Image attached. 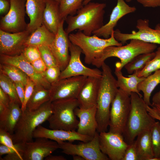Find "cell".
<instances>
[{"label":"cell","instance_id":"obj_1","mask_svg":"<svg viewBox=\"0 0 160 160\" xmlns=\"http://www.w3.org/2000/svg\"><path fill=\"white\" fill-rule=\"evenodd\" d=\"M101 78L97 103L96 119L98 132H106L109 126L111 103L118 90L117 80L105 62L101 67Z\"/></svg>","mask_w":160,"mask_h":160},{"label":"cell","instance_id":"obj_2","mask_svg":"<svg viewBox=\"0 0 160 160\" xmlns=\"http://www.w3.org/2000/svg\"><path fill=\"white\" fill-rule=\"evenodd\" d=\"M105 3L89 2L79 9L76 15H69L65 19L67 26L66 33L69 34L74 31H83L85 35L91 36L93 32L103 25Z\"/></svg>","mask_w":160,"mask_h":160},{"label":"cell","instance_id":"obj_3","mask_svg":"<svg viewBox=\"0 0 160 160\" xmlns=\"http://www.w3.org/2000/svg\"><path fill=\"white\" fill-rule=\"evenodd\" d=\"M130 97V110L122 133L124 140L128 144L133 143L141 132L151 129L156 122L149 114L147 105L142 97L134 92L131 93Z\"/></svg>","mask_w":160,"mask_h":160},{"label":"cell","instance_id":"obj_4","mask_svg":"<svg viewBox=\"0 0 160 160\" xmlns=\"http://www.w3.org/2000/svg\"><path fill=\"white\" fill-rule=\"evenodd\" d=\"M130 40L128 44L124 46H111L105 48L92 64L97 68H99L101 67L107 58L115 57L120 60L116 64L115 68L121 70L125 65L137 56L154 52L157 48L156 44L146 42L136 39Z\"/></svg>","mask_w":160,"mask_h":160},{"label":"cell","instance_id":"obj_5","mask_svg":"<svg viewBox=\"0 0 160 160\" xmlns=\"http://www.w3.org/2000/svg\"><path fill=\"white\" fill-rule=\"evenodd\" d=\"M52 112L50 100L36 110L32 111L26 108L23 111L12 135L14 143L21 144L33 141L35 130L47 121Z\"/></svg>","mask_w":160,"mask_h":160},{"label":"cell","instance_id":"obj_6","mask_svg":"<svg viewBox=\"0 0 160 160\" xmlns=\"http://www.w3.org/2000/svg\"><path fill=\"white\" fill-rule=\"evenodd\" d=\"M114 31L108 39H101L93 34L88 36L82 31L69 34V39L73 44L79 47L84 55L85 63L90 65L100 56L106 47L111 46H121L123 45L114 38Z\"/></svg>","mask_w":160,"mask_h":160},{"label":"cell","instance_id":"obj_7","mask_svg":"<svg viewBox=\"0 0 160 160\" xmlns=\"http://www.w3.org/2000/svg\"><path fill=\"white\" fill-rule=\"evenodd\" d=\"M53 112L47 121L49 129L75 130L79 122L74 111L79 107L77 99H67L52 102Z\"/></svg>","mask_w":160,"mask_h":160},{"label":"cell","instance_id":"obj_8","mask_svg":"<svg viewBox=\"0 0 160 160\" xmlns=\"http://www.w3.org/2000/svg\"><path fill=\"white\" fill-rule=\"evenodd\" d=\"M130 107V96L119 88L111 105L109 132L122 135Z\"/></svg>","mask_w":160,"mask_h":160},{"label":"cell","instance_id":"obj_9","mask_svg":"<svg viewBox=\"0 0 160 160\" xmlns=\"http://www.w3.org/2000/svg\"><path fill=\"white\" fill-rule=\"evenodd\" d=\"M99 137V133L97 132L93 139L87 142H83L77 144L67 141L58 143L62 152L67 155H78L85 160H110L100 149Z\"/></svg>","mask_w":160,"mask_h":160},{"label":"cell","instance_id":"obj_10","mask_svg":"<svg viewBox=\"0 0 160 160\" xmlns=\"http://www.w3.org/2000/svg\"><path fill=\"white\" fill-rule=\"evenodd\" d=\"M136 28L138 31H133L131 33H122L119 29L114 30L115 39L123 45L127 41L133 39L144 42L160 45V23L157 24L154 29L150 27L149 21L147 19L137 20Z\"/></svg>","mask_w":160,"mask_h":160},{"label":"cell","instance_id":"obj_11","mask_svg":"<svg viewBox=\"0 0 160 160\" xmlns=\"http://www.w3.org/2000/svg\"><path fill=\"white\" fill-rule=\"evenodd\" d=\"M23 160H42L59 148L57 142L45 138L34 141L15 144Z\"/></svg>","mask_w":160,"mask_h":160},{"label":"cell","instance_id":"obj_12","mask_svg":"<svg viewBox=\"0 0 160 160\" xmlns=\"http://www.w3.org/2000/svg\"><path fill=\"white\" fill-rule=\"evenodd\" d=\"M26 1L10 0V9L0 20V30L11 33L26 30L27 24L25 20Z\"/></svg>","mask_w":160,"mask_h":160},{"label":"cell","instance_id":"obj_13","mask_svg":"<svg viewBox=\"0 0 160 160\" xmlns=\"http://www.w3.org/2000/svg\"><path fill=\"white\" fill-rule=\"evenodd\" d=\"M87 77L84 76H72L58 80L51 84L50 101L77 99Z\"/></svg>","mask_w":160,"mask_h":160},{"label":"cell","instance_id":"obj_14","mask_svg":"<svg viewBox=\"0 0 160 160\" xmlns=\"http://www.w3.org/2000/svg\"><path fill=\"white\" fill-rule=\"evenodd\" d=\"M69 50L70 53L69 61L66 68L61 71L59 80L79 76L101 77L102 71L97 68H91L87 67L81 62L80 55L82 51L79 47L71 42Z\"/></svg>","mask_w":160,"mask_h":160},{"label":"cell","instance_id":"obj_15","mask_svg":"<svg viewBox=\"0 0 160 160\" xmlns=\"http://www.w3.org/2000/svg\"><path fill=\"white\" fill-rule=\"evenodd\" d=\"M100 149L111 160H122L128 144L122 134L109 132L99 133Z\"/></svg>","mask_w":160,"mask_h":160},{"label":"cell","instance_id":"obj_16","mask_svg":"<svg viewBox=\"0 0 160 160\" xmlns=\"http://www.w3.org/2000/svg\"><path fill=\"white\" fill-rule=\"evenodd\" d=\"M65 21L63 19L60 21L54 40L49 47L61 71L67 66L70 57L69 52L71 41L69 34L63 28Z\"/></svg>","mask_w":160,"mask_h":160},{"label":"cell","instance_id":"obj_17","mask_svg":"<svg viewBox=\"0 0 160 160\" xmlns=\"http://www.w3.org/2000/svg\"><path fill=\"white\" fill-rule=\"evenodd\" d=\"M30 34L27 30L11 33L0 29V54L15 56L22 53Z\"/></svg>","mask_w":160,"mask_h":160},{"label":"cell","instance_id":"obj_18","mask_svg":"<svg viewBox=\"0 0 160 160\" xmlns=\"http://www.w3.org/2000/svg\"><path fill=\"white\" fill-rule=\"evenodd\" d=\"M1 63L15 66L23 72L36 85L42 86L49 89L51 84L45 79L42 74L36 71L31 63L26 60L22 53L15 56L0 54Z\"/></svg>","mask_w":160,"mask_h":160},{"label":"cell","instance_id":"obj_19","mask_svg":"<svg viewBox=\"0 0 160 160\" xmlns=\"http://www.w3.org/2000/svg\"><path fill=\"white\" fill-rule=\"evenodd\" d=\"M41 137L47 138L58 143L63 141L72 142L76 140L86 142L91 140L93 137L81 134L75 130L52 129L40 125L34 132L33 138Z\"/></svg>","mask_w":160,"mask_h":160},{"label":"cell","instance_id":"obj_20","mask_svg":"<svg viewBox=\"0 0 160 160\" xmlns=\"http://www.w3.org/2000/svg\"><path fill=\"white\" fill-rule=\"evenodd\" d=\"M136 10L135 7L129 6L124 0H117V4L112 11L109 21L93 32L92 34L99 37H103L104 39L109 38L119 20L126 15L134 12Z\"/></svg>","mask_w":160,"mask_h":160},{"label":"cell","instance_id":"obj_21","mask_svg":"<svg viewBox=\"0 0 160 160\" xmlns=\"http://www.w3.org/2000/svg\"><path fill=\"white\" fill-rule=\"evenodd\" d=\"M101 77L88 76L77 98L80 108L88 109L97 106V99Z\"/></svg>","mask_w":160,"mask_h":160},{"label":"cell","instance_id":"obj_22","mask_svg":"<svg viewBox=\"0 0 160 160\" xmlns=\"http://www.w3.org/2000/svg\"><path fill=\"white\" fill-rule=\"evenodd\" d=\"M97 106L88 108H77L76 115L79 119L77 132L85 135L94 137L97 132V124L96 119Z\"/></svg>","mask_w":160,"mask_h":160},{"label":"cell","instance_id":"obj_23","mask_svg":"<svg viewBox=\"0 0 160 160\" xmlns=\"http://www.w3.org/2000/svg\"><path fill=\"white\" fill-rule=\"evenodd\" d=\"M46 0H26V13L30 19L26 30L31 33L43 24Z\"/></svg>","mask_w":160,"mask_h":160},{"label":"cell","instance_id":"obj_24","mask_svg":"<svg viewBox=\"0 0 160 160\" xmlns=\"http://www.w3.org/2000/svg\"><path fill=\"white\" fill-rule=\"evenodd\" d=\"M22 112L21 105L11 101L9 105L0 113V129L12 135Z\"/></svg>","mask_w":160,"mask_h":160},{"label":"cell","instance_id":"obj_25","mask_svg":"<svg viewBox=\"0 0 160 160\" xmlns=\"http://www.w3.org/2000/svg\"><path fill=\"white\" fill-rule=\"evenodd\" d=\"M61 20L60 17V3L55 0H46L43 24L55 35Z\"/></svg>","mask_w":160,"mask_h":160},{"label":"cell","instance_id":"obj_26","mask_svg":"<svg viewBox=\"0 0 160 160\" xmlns=\"http://www.w3.org/2000/svg\"><path fill=\"white\" fill-rule=\"evenodd\" d=\"M137 137L134 141L138 160H150L153 157L151 129L143 131Z\"/></svg>","mask_w":160,"mask_h":160},{"label":"cell","instance_id":"obj_27","mask_svg":"<svg viewBox=\"0 0 160 160\" xmlns=\"http://www.w3.org/2000/svg\"><path fill=\"white\" fill-rule=\"evenodd\" d=\"M121 70L115 68L114 71L117 79L118 87L129 96L132 92H134L142 97V95L137 89V86L138 84L145 78L138 77L137 73L138 72L137 71L128 76V77H126L123 75Z\"/></svg>","mask_w":160,"mask_h":160},{"label":"cell","instance_id":"obj_28","mask_svg":"<svg viewBox=\"0 0 160 160\" xmlns=\"http://www.w3.org/2000/svg\"><path fill=\"white\" fill-rule=\"evenodd\" d=\"M55 35L42 24L30 34L26 41V46L49 47L53 41Z\"/></svg>","mask_w":160,"mask_h":160},{"label":"cell","instance_id":"obj_29","mask_svg":"<svg viewBox=\"0 0 160 160\" xmlns=\"http://www.w3.org/2000/svg\"><path fill=\"white\" fill-rule=\"evenodd\" d=\"M160 84V69L145 77L138 84L137 88L143 94V100L147 105L151 106L150 101L151 95L155 88Z\"/></svg>","mask_w":160,"mask_h":160},{"label":"cell","instance_id":"obj_30","mask_svg":"<svg viewBox=\"0 0 160 160\" xmlns=\"http://www.w3.org/2000/svg\"><path fill=\"white\" fill-rule=\"evenodd\" d=\"M50 99L49 89L42 86L36 85L26 108L32 111L36 110Z\"/></svg>","mask_w":160,"mask_h":160},{"label":"cell","instance_id":"obj_31","mask_svg":"<svg viewBox=\"0 0 160 160\" xmlns=\"http://www.w3.org/2000/svg\"><path fill=\"white\" fill-rule=\"evenodd\" d=\"M0 71L7 76L14 83H21L25 86L30 79L20 69L11 65L1 63Z\"/></svg>","mask_w":160,"mask_h":160},{"label":"cell","instance_id":"obj_32","mask_svg":"<svg viewBox=\"0 0 160 160\" xmlns=\"http://www.w3.org/2000/svg\"><path fill=\"white\" fill-rule=\"evenodd\" d=\"M155 52L138 55L127 63L124 66L127 72L132 74L142 70L155 56Z\"/></svg>","mask_w":160,"mask_h":160},{"label":"cell","instance_id":"obj_33","mask_svg":"<svg viewBox=\"0 0 160 160\" xmlns=\"http://www.w3.org/2000/svg\"><path fill=\"white\" fill-rule=\"evenodd\" d=\"M84 0H61L60 3V17L65 19L69 15H74L83 5Z\"/></svg>","mask_w":160,"mask_h":160},{"label":"cell","instance_id":"obj_34","mask_svg":"<svg viewBox=\"0 0 160 160\" xmlns=\"http://www.w3.org/2000/svg\"><path fill=\"white\" fill-rule=\"evenodd\" d=\"M0 86L9 97L11 101L18 103L21 105L15 83L5 74L0 73Z\"/></svg>","mask_w":160,"mask_h":160},{"label":"cell","instance_id":"obj_35","mask_svg":"<svg viewBox=\"0 0 160 160\" xmlns=\"http://www.w3.org/2000/svg\"><path fill=\"white\" fill-rule=\"evenodd\" d=\"M155 55L141 70L138 72L139 77H146L155 71L160 69V46L157 48Z\"/></svg>","mask_w":160,"mask_h":160},{"label":"cell","instance_id":"obj_36","mask_svg":"<svg viewBox=\"0 0 160 160\" xmlns=\"http://www.w3.org/2000/svg\"><path fill=\"white\" fill-rule=\"evenodd\" d=\"M153 157L160 159V123L156 121L151 129Z\"/></svg>","mask_w":160,"mask_h":160},{"label":"cell","instance_id":"obj_37","mask_svg":"<svg viewBox=\"0 0 160 160\" xmlns=\"http://www.w3.org/2000/svg\"><path fill=\"white\" fill-rule=\"evenodd\" d=\"M38 47L40 52L41 57L47 68L57 66L56 60L49 46H42Z\"/></svg>","mask_w":160,"mask_h":160},{"label":"cell","instance_id":"obj_38","mask_svg":"<svg viewBox=\"0 0 160 160\" xmlns=\"http://www.w3.org/2000/svg\"><path fill=\"white\" fill-rule=\"evenodd\" d=\"M61 71L57 66L47 68L42 75L50 84H52L59 80Z\"/></svg>","mask_w":160,"mask_h":160},{"label":"cell","instance_id":"obj_39","mask_svg":"<svg viewBox=\"0 0 160 160\" xmlns=\"http://www.w3.org/2000/svg\"><path fill=\"white\" fill-rule=\"evenodd\" d=\"M0 143L12 149L19 156L22 157L16 146L13 142L12 135L5 130L0 129Z\"/></svg>","mask_w":160,"mask_h":160},{"label":"cell","instance_id":"obj_40","mask_svg":"<svg viewBox=\"0 0 160 160\" xmlns=\"http://www.w3.org/2000/svg\"><path fill=\"white\" fill-rule=\"evenodd\" d=\"M22 54L25 59L30 63L41 58L38 47L34 46H26Z\"/></svg>","mask_w":160,"mask_h":160},{"label":"cell","instance_id":"obj_41","mask_svg":"<svg viewBox=\"0 0 160 160\" xmlns=\"http://www.w3.org/2000/svg\"><path fill=\"white\" fill-rule=\"evenodd\" d=\"M35 85V83L29 79L25 86L24 99L21 107L23 111L26 109V105L33 92Z\"/></svg>","mask_w":160,"mask_h":160},{"label":"cell","instance_id":"obj_42","mask_svg":"<svg viewBox=\"0 0 160 160\" xmlns=\"http://www.w3.org/2000/svg\"><path fill=\"white\" fill-rule=\"evenodd\" d=\"M134 141L129 144L122 160H138Z\"/></svg>","mask_w":160,"mask_h":160},{"label":"cell","instance_id":"obj_43","mask_svg":"<svg viewBox=\"0 0 160 160\" xmlns=\"http://www.w3.org/2000/svg\"><path fill=\"white\" fill-rule=\"evenodd\" d=\"M31 63L36 71L41 74L47 68V65L41 57Z\"/></svg>","mask_w":160,"mask_h":160},{"label":"cell","instance_id":"obj_44","mask_svg":"<svg viewBox=\"0 0 160 160\" xmlns=\"http://www.w3.org/2000/svg\"><path fill=\"white\" fill-rule=\"evenodd\" d=\"M145 7L155 8L160 7V0H136Z\"/></svg>","mask_w":160,"mask_h":160},{"label":"cell","instance_id":"obj_45","mask_svg":"<svg viewBox=\"0 0 160 160\" xmlns=\"http://www.w3.org/2000/svg\"><path fill=\"white\" fill-rule=\"evenodd\" d=\"M17 93L20 102L21 107L22 105L24 99L25 86L20 83H15Z\"/></svg>","mask_w":160,"mask_h":160},{"label":"cell","instance_id":"obj_46","mask_svg":"<svg viewBox=\"0 0 160 160\" xmlns=\"http://www.w3.org/2000/svg\"><path fill=\"white\" fill-rule=\"evenodd\" d=\"M10 7V0H0V14L2 15L9 12Z\"/></svg>","mask_w":160,"mask_h":160},{"label":"cell","instance_id":"obj_47","mask_svg":"<svg viewBox=\"0 0 160 160\" xmlns=\"http://www.w3.org/2000/svg\"><path fill=\"white\" fill-rule=\"evenodd\" d=\"M10 102L11 100L8 95L0 88V103L7 107L9 105Z\"/></svg>","mask_w":160,"mask_h":160},{"label":"cell","instance_id":"obj_48","mask_svg":"<svg viewBox=\"0 0 160 160\" xmlns=\"http://www.w3.org/2000/svg\"><path fill=\"white\" fill-rule=\"evenodd\" d=\"M13 153H16L14 150H13L12 149L5 145L0 144V156H1L2 155H5V154L7 155V154Z\"/></svg>","mask_w":160,"mask_h":160},{"label":"cell","instance_id":"obj_49","mask_svg":"<svg viewBox=\"0 0 160 160\" xmlns=\"http://www.w3.org/2000/svg\"><path fill=\"white\" fill-rule=\"evenodd\" d=\"M1 160H23L22 157L16 153H13L6 155L2 158Z\"/></svg>","mask_w":160,"mask_h":160},{"label":"cell","instance_id":"obj_50","mask_svg":"<svg viewBox=\"0 0 160 160\" xmlns=\"http://www.w3.org/2000/svg\"><path fill=\"white\" fill-rule=\"evenodd\" d=\"M146 108L149 114L154 119H156L160 121V117L152 109L151 107L149 105H146Z\"/></svg>","mask_w":160,"mask_h":160},{"label":"cell","instance_id":"obj_51","mask_svg":"<svg viewBox=\"0 0 160 160\" xmlns=\"http://www.w3.org/2000/svg\"><path fill=\"white\" fill-rule=\"evenodd\" d=\"M46 160H66V159L61 155H52L51 154L47 156L45 159Z\"/></svg>","mask_w":160,"mask_h":160},{"label":"cell","instance_id":"obj_52","mask_svg":"<svg viewBox=\"0 0 160 160\" xmlns=\"http://www.w3.org/2000/svg\"><path fill=\"white\" fill-rule=\"evenodd\" d=\"M151 105L160 103V91L156 93L152 98Z\"/></svg>","mask_w":160,"mask_h":160},{"label":"cell","instance_id":"obj_53","mask_svg":"<svg viewBox=\"0 0 160 160\" xmlns=\"http://www.w3.org/2000/svg\"><path fill=\"white\" fill-rule=\"evenodd\" d=\"M152 109L160 117V103L151 105Z\"/></svg>","mask_w":160,"mask_h":160},{"label":"cell","instance_id":"obj_54","mask_svg":"<svg viewBox=\"0 0 160 160\" xmlns=\"http://www.w3.org/2000/svg\"><path fill=\"white\" fill-rule=\"evenodd\" d=\"M72 156L73 160H85L83 157L78 155H74Z\"/></svg>","mask_w":160,"mask_h":160},{"label":"cell","instance_id":"obj_55","mask_svg":"<svg viewBox=\"0 0 160 160\" xmlns=\"http://www.w3.org/2000/svg\"><path fill=\"white\" fill-rule=\"evenodd\" d=\"M92 0H84L83 2V5H84L88 4L89 2H91Z\"/></svg>","mask_w":160,"mask_h":160},{"label":"cell","instance_id":"obj_56","mask_svg":"<svg viewBox=\"0 0 160 160\" xmlns=\"http://www.w3.org/2000/svg\"><path fill=\"white\" fill-rule=\"evenodd\" d=\"M132 0H126V1L127 2H129L131 1Z\"/></svg>","mask_w":160,"mask_h":160},{"label":"cell","instance_id":"obj_57","mask_svg":"<svg viewBox=\"0 0 160 160\" xmlns=\"http://www.w3.org/2000/svg\"><path fill=\"white\" fill-rule=\"evenodd\" d=\"M56 0V1L58 2L59 3H60V1H61V0Z\"/></svg>","mask_w":160,"mask_h":160}]
</instances>
